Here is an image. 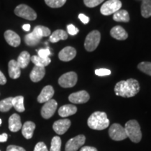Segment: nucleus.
Here are the masks:
<instances>
[{
	"mask_svg": "<svg viewBox=\"0 0 151 151\" xmlns=\"http://www.w3.org/2000/svg\"><path fill=\"white\" fill-rule=\"evenodd\" d=\"M140 90V86L137 80L133 78L127 81H121L117 83L114 91L117 96L129 98L135 96Z\"/></svg>",
	"mask_w": 151,
	"mask_h": 151,
	"instance_id": "obj_1",
	"label": "nucleus"
},
{
	"mask_svg": "<svg viewBox=\"0 0 151 151\" xmlns=\"http://www.w3.org/2000/svg\"><path fill=\"white\" fill-rule=\"evenodd\" d=\"M88 125L92 129H105L109 125V120L106 113L101 111H96L93 113L88 118Z\"/></svg>",
	"mask_w": 151,
	"mask_h": 151,
	"instance_id": "obj_2",
	"label": "nucleus"
},
{
	"mask_svg": "<svg viewBox=\"0 0 151 151\" xmlns=\"http://www.w3.org/2000/svg\"><path fill=\"white\" fill-rule=\"evenodd\" d=\"M124 129H125L127 137L129 138L132 142H140L142 138V134H141L140 125L137 120H131L126 122Z\"/></svg>",
	"mask_w": 151,
	"mask_h": 151,
	"instance_id": "obj_3",
	"label": "nucleus"
},
{
	"mask_svg": "<svg viewBox=\"0 0 151 151\" xmlns=\"http://www.w3.org/2000/svg\"><path fill=\"white\" fill-rule=\"evenodd\" d=\"M101 40V34L97 30H93L87 35L85 40L84 46L87 51H94L99 46Z\"/></svg>",
	"mask_w": 151,
	"mask_h": 151,
	"instance_id": "obj_4",
	"label": "nucleus"
},
{
	"mask_svg": "<svg viewBox=\"0 0 151 151\" xmlns=\"http://www.w3.org/2000/svg\"><path fill=\"white\" fill-rule=\"evenodd\" d=\"M14 13L17 16L28 20H35L37 18L35 11L26 4L18 5L15 9Z\"/></svg>",
	"mask_w": 151,
	"mask_h": 151,
	"instance_id": "obj_5",
	"label": "nucleus"
},
{
	"mask_svg": "<svg viewBox=\"0 0 151 151\" xmlns=\"http://www.w3.org/2000/svg\"><path fill=\"white\" fill-rule=\"evenodd\" d=\"M122 2L120 0H109L101 6L100 12L104 16L114 14L121 9Z\"/></svg>",
	"mask_w": 151,
	"mask_h": 151,
	"instance_id": "obj_6",
	"label": "nucleus"
},
{
	"mask_svg": "<svg viewBox=\"0 0 151 151\" xmlns=\"http://www.w3.org/2000/svg\"><path fill=\"white\" fill-rule=\"evenodd\" d=\"M109 134L111 139L117 141H122L127 138L124 127L118 123H114L111 126L109 129Z\"/></svg>",
	"mask_w": 151,
	"mask_h": 151,
	"instance_id": "obj_7",
	"label": "nucleus"
},
{
	"mask_svg": "<svg viewBox=\"0 0 151 151\" xmlns=\"http://www.w3.org/2000/svg\"><path fill=\"white\" fill-rule=\"evenodd\" d=\"M77 81H78V76L76 73L73 71H69L64 73L60 77L58 83L62 88H69L74 86L76 84Z\"/></svg>",
	"mask_w": 151,
	"mask_h": 151,
	"instance_id": "obj_8",
	"label": "nucleus"
},
{
	"mask_svg": "<svg viewBox=\"0 0 151 151\" xmlns=\"http://www.w3.org/2000/svg\"><path fill=\"white\" fill-rule=\"evenodd\" d=\"M86 142V137L83 134L69 139L66 143L65 151H77Z\"/></svg>",
	"mask_w": 151,
	"mask_h": 151,
	"instance_id": "obj_9",
	"label": "nucleus"
},
{
	"mask_svg": "<svg viewBox=\"0 0 151 151\" xmlns=\"http://www.w3.org/2000/svg\"><path fill=\"white\" fill-rule=\"evenodd\" d=\"M58 103L55 99H50L45 103L41 110V116L44 119H49L53 116L55 113Z\"/></svg>",
	"mask_w": 151,
	"mask_h": 151,
	"instance_id": "obj_10",
	"label": "nucleus"
},
{
	"mask_svg": "<svg viewBox=\"0 0 151 151\" xmlns=\"http://www.w3.org/2000/svg\"><path fill=\"white\" fill-rule=\"evenodd\" d=\"M90 99V95L86 90L73 92L69 96V100L73 104H84Z\"/></svg>",
	"mask_w": 151,
	"mask_h": 151,
	"instance_id": "obj_11",
	"label": "nucleus"
},
{
	"mask_svg": "<svg viewBox=\"0 0 151 151\" xmlns=\"http://www.w3.org/2000/svg\"><path fill=\"white\" fill-rule=\"evenodd\" d=\"M71 126V121L69 119H61L54 122L52 128L58 134L62 135L69 129Z\"/></svg>",
	"mask_w": 151,
	"mask_h": 151,
	"instance_id": "obj_12",
	"label": "nucleus"
},
{
	"mask_svg": "<svg viewBox=\"0 0 151 151\" xmlns=\"http://www.w3.org/2000/svg\"><path fill=\"white\" fill-rule=\"evenodd\" d=\"M76 55V50L71 46H67L64 48L59 52L58 57L61 61L69 62L72 60Z\"/></svg>",
	"mask_w": 151,
	"mask_h": 151,
	"instance_id": "obj_13",
	"label": "nucleus"
},
{
	"mask_svg": "<svg viewBox=\"0 0 151 151\" xmlns=\"http://www.w3.org/2000/svg\"><path fill=\"white\" fill-rule=\"evenodd\" d=\"M55 93L53 88L51 86H47L43 88L41 93L37 97L39 103H46L49 100L52 99Z\"/></svg>",
	"mask_w": 151,
	"mask_h": 151,
	"instance_id": "obj_14",
	"label": "nucleus"
},
{
	"mask_svg": "<svg viewBox=\"0 0 151 151\" xmlns=\"http://www.w3.org/2000/svg\"><path fill=\"white\" fill-rule=\"evenodd\" d=\"M4 39L9 45L13 47L20 46L21 39L18 34L12 30H6L4 32Z\"/></svg>",
	"mask_w": 151,
	"mask_h": 151,
	"instance_id": "obj_15",
	"label": "nucleus"
},
{
	"mask_svg": "<svg viewBox=\"0 0 151 151\" xmlns=\"http://www.w3.org/2000/svg\"><path fill=\"white\" fill-rule=\"evenodd\" d=\"M22 127L20 117L17 113H14L9 119V128L12 132H17Z\"/></svg>",
	"mask_w": 151,
	"mask_h": 151,
	"instance_id": "obj_16",
	"label": "nucleus"
},
{
	"mask_svg": "<svg viewBox=\"0 0 151 151\" xmlns=\"http://www.w3.org/2000/svg\"><path fill=\"white\" fill-rule=\"evenodd\" d=\"M46 74V69L45 67H37L35 66L29 74L31 81L34 83H37L42 80Z\"/></svg>",
	"mask_w": 151,
	"mask_h": 151,
	"instance_id": "obj_17",
	"label": "nucleus"
},
{
	"mask_svg": "<svg viewBox=\"0 0 151 151\" xmlns=\"http://www.w3.org/2000/svg\"><path fill=\"white\" fill-rule=\"evenodd\" d=\"M110 34L113 38L120 41L125 40L128 37V34L127 33V32L124 30L123 27L119 25L113 27L111 30Z\"/></svg>",
	"mask_w": 151,
	"mask_h": 151,
	"instance_id": "obj_18",
	"label": "nucleus"
},
{
	"mask_svg": "<svg viewBox=\"0 0 151 151\" xmlns=\"http://www.w3.org/2000/svg\"><path fill=\"white\" fill-rule=\"evenodd\" d=\"M9 76L13 79H17L20 76L21 71L20 68L17 63V61L14 60H11L9 61Z\"/></svg>",
	"mask_w": 151,
	"mask_h": 151,
	"instance_id": "obj_19",
	"label": "nucleus"
},
{
	"mask_svg": "<svg viewBox=\"0 0 151 151\" xmlns=\"http://www.w3.org/2000/svg\"><path fill=\"white\" fill-rule=\"evenodd\" d=\"M36 128L35 124L32 121H27L24 122L22 127V136L26 139H30L32 137L34 131Z\"/></svg>",
	"mask_w": 151,
	"mask_h": 151,
	"instance_id": "obj_20",
	"label": "nucleus"
},
{
	"mask_svg": "<svg viewBox=\"0 0 151 151\" xmlns=\"http://www.w3.org/2000/svg\"><path fill=\"white\" fill-rule=\"evenodd\" d=\"M77 112L76 106L73 104H66L60 107L58 110V114L62 118H65L74 115Z\"/></svg>",
	"mask_w": 151,
	"mask_h": 151,
	"instance_id": "obj_21",
	"label": "nucleus"
},
{
	"mask_svg": "<svg viewBox=\"0 0 151 151\" xmlns=\"http://www.w3.org/2000/svg\"><path fill=\"white\" fill-rule=\"evenodd\" d=\"M68 38V33L62 29H58L50 35L49 40L51 43H57L60 40H66Z\"/></svg>",
	"mask_w": 151,
	"mask_h": 151,
	"instance_id": "obj_22",
	"label": "nucleus"
},
{
	"mask_svg": "<svg viewBox=\"0 0 151 151\" xmlns=\"http://www.w3.org/2000/svg\"><path fill=\"white\" fill-rule=\"evenodd\" d=\"M30 61H31V57L29 52L27 51H22L18 56L17 63L20 69H24L27 67Z\"/></svg>",
	"mask_w": 151,
	"mask_h": 151,
	"instance_id": "obj_23",
	"label": "nucleus"
},
{
	"mask_svg": "<svg viewBox=\"0 0 151 151\" xmlns=\"http://www.w3.org/2000/svg\"><path fill=\"white\" fill-rule=\"evenodd\" d=\"M32 32L37 36V37H39V39H42L43 37H48L50 35V29L49 28L45 27V26L42 25H38L37 27H35Z\"/></svg>",
	"mask_w": 151,
	"mask_h": 151,
	"instance_id": "obj_24",
	"label": "nucleus"
},
{
	"mask_svg": "<svg viewBox=\"0 0 151 151\" xmlns=\"http://www.w3.org/2000/svg\"><path fill=\"white\" fill-rule=\"evenodd\" d=\"M113 20L116 22H128L129 21V13L126 10H119L113 14Z\"/></svg>",
	"mask_w": 151,
	"mask_h": 151,
	"instance_id": "obj_25",
	"label": "nucleus"
},
{
	"mask_svg": "<svg viewBox=\"0 0 151 151\" xmlns=\"http://www.w3.org/2000/svg\"><path fill=\"white\" fill-rule=\"evenodd\" d=\"M141 16L148 18L151 16V0H142L141 6Z\"/></svg>",
	"mask_w": 151,
	"mask_h": 151,
	"instance_id": "obj_26",
	"label": "nucleus"
},
{
	"mask_svg": "<svg viewBox=\"0 0 151 151\" xmlns=\"http://www.w3.org/2000/svg\"><path fill=\"white\" fill-rule=\"evenodd\" d=\"M12 105L13 107H14V109L18 112L22 113L25 110L24 106V97L22 96H17L16 97H13Z\"/></svg>",
	"mask_w": 151,
	"mask_h": 151,
	"instance_id": "obj_27",
	"label": "nucleus"
},
{
	"mask_svg": "<svg viewBox=\"0 0 151 151\" xmlns=\"http://www.w3.org/2000/svg\"><path fill=\"white\" fill-rule=\"evenodd\" d=\"M31 61L37 67H46L51 62V60L49 58H42L38 55H33L31 57Z\"/></svg>",
	"mask_w": 151,
	"mask_h": 151,
	"instance_id": "obj_28",
	"label": "nucleus"
},
{
	"mask_svg": "<svg viewBox=\"0 0 151 151\" xmlns=\"http://www.w3.org/2000/svg\"><path fill=\"white\" fill-rule=\"evenodd\" d=\"M24 42H25L26 44L29 46H37V44H39V42H40L41 39H39V37H37L35 34H34L32 32H30L27 35L24 36Z\"/></svg>",
	"mask_w": 151,
	"mask_h": 151,
	"instance_id": "obj_29",
	"label": "nucleus"
},
{
	"mask_svg": "<svg viewBox=\"0 0 151 151\" xmlns=\"http://www.w3.org/2000/svg\"><path fill=\"white\" fill-rule=\"evenodd\" d=\"M12 100L13 97H8L0 101V111L8 112L13 107Z\"/></svg>",
	"mask_w": 151,
	"mask_h": 151,
	"instance_id": "obj_30",
	"label": "nucleus"
},
{
	"mask_svg": "<svg viewBox=\"0 0 151 151\" xmlns=\"http://www.w3.org/2000/svg\"><path fill=\"white\" fill-rule=\"evenodd\" d=\"M62 141L60 137L55 136L52 139L50 151H61Z\"/></svg>",
	"mask_w": 151,
	"mask_h": 151,
	"instance_id": "obj_31",
	"label": "nucleus"
},
{
	"mask_svg": "<svg viewBox=\"0 0 151 151\" xmlns=\"http://www.w3.org/2000/svg\"><path fill=\"white\" fill-rule=\"evenodd\" d=\"M138 69L142 72L151 76V62H142L138 65Z\"/></svg>",
	"mask_w": 151,
	"mask_h": 151,
	"instance_id": "obj_32",
	"label": "nucleus"
},
{
	"mask_svg": "<svg viewBox=\"0 0 151 151\" xmlns=\"http://www.w3.org/2000/svg\"><path fill=\"white\" fill-rule=\"evenodd\" d=\"M47 5L50 8H60L65 5L67 0H44Z\"/></svg>",
	"mask_w": 151,
	"mask_h": 151,
	"instance_id": "obj_33",
	"label": "nucleus"
},
{
	"mask_svg": "<svg viewBox=\"0 0 151 151\" xmlns=\"http://www.w3.org/2000/svg\"><path fill=\"white\" fill-rule=\"evenodd\" d=\"M104 0H83L85 5L89 8H93L101 4Z\"/></svg>",
	"mask_w": 151,
	"mask_h": 151,
	"instance_id": "obj_34",
	"label": "nucleus"
},
{
	"mask_svg": "<svg viewBox=\"0 0 151 151\" xmlns=\"http://www.w3.org/2000/svg\"><path fill=\"white\" fill-rule=\"evenodd\" d=\"M50 50L48 48H45V49H41V50H38V56H39L40 58H48L49 55H50Z\"/></svg>",
	"mask_w": 151,
	"mask_h": 151,
	"instance_id": "obj_35",
	"label": "nucleus"
},
{
	"mask_svg": "<svg viewBox=\"0 0 151 151\" xmlns=\"http://www.w3.org/2000/svg\"><path fill=\"white\" fill-rule=\"evenodd\" d=\"M67 32L69 33V35L71 36H74L78 33L79 30L77 27H76L73 24H68L67 25Z\"/></svg>",
	"mask_w": 151,
	"mask_h": 151,
	"instance_id": "obj_36",
	"label": "nucleus"
},
{
	"mask_svg": "<svg viewBox=\"0 0 151 151\" xmlns=\"http://www.w3.org/2000/svg\"><path fill=\"white\" fill-rule=\"evenodd\" d=\"M111 71L107 69H98L95 70V74L99 76H104L110 75Z\"/></svg>",
	"mask_w": 151,
	"mask_h": 151,
	"instance_id": "obj_37",
	"label": "nucleus"
},
{
	"mask_svg": "<svg viewBox=\"0 0 151 151\" xmlns=\"http://www.w3.org/2000/svg\"><path fill=\"white\" fill-rule=\"evenodd\" d=\"M34 151H48L47 146L43 142H39L35 147Z\"/></svg>",
	"mask_w": 151,
	"mask_h": 151,
	"instance_id": "obj_38",
	"label": "nucleus"
},
{
	"mask_svg": "<svg viewBox=\"0 0 151 151\" xmlns=\"http://www.w3.org/2000/svg\"><path fill=\"white\" fill-rule=\"evenodd\" d=\"M6 151H26L24 150V148L22 147L18 146H14V145H11L7 147Z\"/></svg>",
	"mask_w": 151,
	"mask_h": 151,
	"instance_id": "obj_39",
	"label": "nucleus"
},
{
	"mask_svg": "<svg viewBox=\"0 0 151 151\" xmlns=\"http://www.w3.org/2000/svg\"><path fill=\"white\" fill-rule=\"evenodd\" d=\"M78 18L80 19L81 21L83 24H88L90 21V18L83 14H80L78 15Z\"/></svg>",
	"mask_w": 151,
	"mask_h": 151,
	"instance_id": "obj_40",
	"label": "nucleus"
},
{
	"mask_svg": "<svg viewBox=\"0 0 151 151\" xmlns=\"http://www.w3.org/2000/svg\"><path fill=\"white\" fill-rule=\"evenodd\" d=\"M6 83V78L4 74L0 71V85H5Z\"/></svg>",
	"mask_w": 151,
	"mask_h": 151,
	"instance_id": "obj_41",
	"label": "nucleus"
},
{
	"mask_svg": "<svg viewBox=\"0 0 151 151\" xmlns=\"http://www.w3.org/2000/svg\"><path fill=\"white\" fill-rule=\"evenodd\" d=\"M80 151H98L97 149L92 146H84L81 148Z\"/></svg>",
	"mask_w": 151,
	"mask_h": 151,
	"instance_id": "obj_42",
	"label": "nucleus"
},
{
	"mask_svg": "<svg viewBox=\"0 0 151 151\" xmlns=\"http://www.w3.org/2000/svg\"><path fill=\"white\" fill-rule=\"evenodd\" d=\"M8 139V135L7 134L4 133L2 134H0V143H4L6 142Z\"/></svg>",
	"mask_w": 151,
	"mask_h": 151,
	"instance_id": "obj_43",
	"label": "nucleus"
},
{
	"mask_svg": "<svg viewBox=\"0 0 151 151\" xmlns=\"http://www.w3.org/2000/svg\"><path fill=\"white\" fill-rule=\"evenodd\" d=\"M30 28H31V26H30L29 24H24V25L22 26V29L26 32H29L30 30Z\"/></svg>",
	"mask_w": 151,
	"mask_h": 151,
	"instance_id": "obj_44",
	"label": "nucleus"
},
{
	"mask_svg": "<svg viewBox=\"0 0 151 151\" xmlns=\"http://www.w3.org/2000/svg\"><path fill=\"white\" fill-rule=\"evenodd\" d=\"M1 120L0 119V125H1Z\"/></svg>",
	"mask_w": 151,
	"mask_h": 151,
	"instance_id": "obj_45",
	"label": "nucleus"
}]
</instances>
